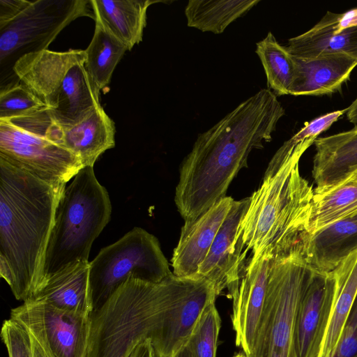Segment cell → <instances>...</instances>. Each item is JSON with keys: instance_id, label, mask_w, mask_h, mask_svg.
I'll return each instance as SVG.
<instances>
[{"instance_id": "12", "label": "cell", "mask_w": 357, "mask_h": 357, "mask_svg": "<svg viewBox=\"0 0 357 357\" xmlns=\"http://www.w3.org/2000/svg\"><path fill=\"white\" fill-rule=\"evenodd\" d=\"M336 283L331 273H314L299 300L294 324L296 357H321L334 306Z\"/></svg>"}, {"instance_id": "10", "label": "cell", "mask_w": 357, "mask_h": 357, "mask_svg": "<svg viewBox=\"0 0 357 357\" xmlns=\"http://www.w3.org/2000/svg\"><path fill=\"white\" fill-rule=\"evenodd\" d=\"M89 0H36L0 29V63H15L26 54L47 50L70 22L80 17L95 20Z\"/></svg>"}, {"instance_id": "22", "label": "cell", "mask_w": 357, "mask_h": 357, "mask_svg": "<svg viewBox=\"0 0 357 357\" xmlns=\"http://www.w3.org/2000/svg\"><path fill=\"white\" fill-rule=\"evenodd\" d=\"M356 250L357 215L310 235L306 260L315 272L329 273Z\"/></svg>"}, {"instance_id": "32", "label": "cell", "mask_w": 357, "mask_h": 357, "mask_svg": "<svg viewBox=\"0 0 357 357\" xmlns=\"http://www.w3.org/2000/svg\"><path fill=\"white\" fill-rule=\"evenodd\" d=\"M333 357H357V294Z\"/></svg>"}, {"instance_id": "6", "label": "cell", "mask_w": 357, "mask_h": 357, "mask_svg": "<svg viewBox=\"0 0 357 357\" xmlns=\"http://www.w3.org/2000/svg\"><path fill=\"white\" fill-rule=\"evenodd\" d=\"M85 50H45L21 56L13 72L63 127L82 121L100 105V92L85 68Z\"/></svg>"}, {"instance_id": "28", "label": "cell", "mask_w": 357, "mask_h": 357, "mask_svg": "<svg viewBox=\"0 0 357 357\" xmlns=\"http://www.w3.org/2000/svg\"><path fill=\"white\" fill-rule=\"evenodd\" d=\"M255 52L262 63L268 89L276 96L289 95L295 78L296 64L286 46L280 45L273 34L268 32L257 43Z\"/></svg>"}, {"instance_id": "18", "label": "cell", "mask_w": 357, "mask_h": 357, "mask_svg": "<svg viewBox=\"0 0 357 357\" xmlns=\"http://www.w3.org/2000/svg\"><path fill=\"white\" fill-rule=\"evenodd\" d=\"M89 269V261L66 267L47 278L27 301L45 303L61 310L91 315L93 307Z\"/></svg>"}, {"instance_id": "16", "label": "cell", "mask_w": 357, "mask_h": 357, "mask_svg": "<svg viewBox=\"0 0 357 357\" xmlns=\"http://www.w3.org/2000/svg\"><path fill=\"white\" fill-rule=\"evenodd\" d=\"M234 200L226 196L195 220L185 222L172 258L174 275L195 278Z\"/></svg>"}, {"instance_id": "20", "label": "cell", "mask_w": 357, "mask_h": 357, "mask_svg": "<svg viewBox=\"0 0 357 357\" xmlns=\"http://www.w3.org/2000/svg\"><path fill=\"white\" fill-rule=\"evenodd\" d=\"M294 59L296 75L289 95L294 96L329 95L340 91L357 66V59L343 54L310 60Z\"/></svg>"}, {"instance_id": "2", "label": "cell", "mask_w": 357, "mask_h": 357, "mask_svg": "<svg viewBox=\"0 0 357 357\" xmlns=\"http://www.w3.org/2000/svg\"><path fill=\"white\" fill-rule=\"evenodd\" d=\"M316 139L300 130L271 160L260 186L250 197L234 246L240 273L251 261L306 258L314 189L299 171V160Z\"/></svg>"}, {"instance_id": "9", "label": "cell", "mask_w": 357, "mask_h": 357, "mask_svg": "<svg viewBox=\"0 0 357 357\" xmlns=\"http://www.w3.org/2000/svg\"><path fill=\"white\" fill-rule=\"evenodd\" d=\"M173 274L158 238L141 227H134L90 261L93 312L130 277L158 283Z\"/></svg>"}, {"instance_id": "25", "label": "cell", "mask_w": 357, "mask_h": 357, "mask_svg": "<svg viewBox=\"0 0 357 357\" xmlns=\"http://www.w3.org/2000/svg\"><path fill=\"white\" fill-rule=\"evenodd\" d=\"M336 283L333 310L321 357H333L357 294V250L332 272Z\"/></svg>"}, {"instance_id": "37", "label": "cell", "mask_w": 357, "mask_h": 357, "mask_svg": "<svg viewBox=\"0 0 357 357\" xmlns=\"http://www.w3.org/2000/svg\"><path fill=\"white\" fill-rule=\"evenodd\" d=\"M172 357H192L190 350L187 342L178 349Z\"/></svg>"}, {"instance_id": "27", "label": "cell", "mask_w": 357, "mask_h": 357, "mask_svg": "<svg viewBox=\"0 0 357 357\" xmlns=\"http://www.w3.org/2000/svg\"><path fill=\"white\" fill-rule=\"evenodd\" d=\"M85 50V68L98 92L110 82L113 72L128 47L100 22Z\"/></svg>"}, {"instance_id": "38", "label": "cell", "mask_w": 357, "mask_h": 357, "mask_svg": "<svg viewBox=\"0 0 357 357\" xmlns=\"http://www.w3.org/2000/svg\"><path fill=\"white\" fill-rule=\"evenodd\" d=\"M233 357H246V356L243 352H240L234 355Z\"/></svg>"}, {"instance_id": "8", "label": "cell", "mask_w": 357, "mask_h": 357, "mask_svg": "<svg viewBox=\"0 0 357 357\" xmlns=\"http://www.w3.org/2000/svg\"><path fill=\"white\" fill-rule=\"evenodd\" d=\"M314 273L304 257L270 260L266 294L253 350L246 357H296V310Z\"/></svg>"}, {"instance_id": "31", "label": "cell", "mask_w": 357, "mask_h": 357, "mask_svg": "<svg viewBox=\"0 0 357 357\" xmlns=\"http://www.w3.org/2000/svg\"><path fill=\"white\" fill-rule=\"evenodd\" d=\"M1 337L8 357H33V340L30 332L20 322L9 318L3 322Z\"/></svg>"}, {"instance_id": "24", "label": "cell", "mask_w": 357, "mask_h": 357, "mask_svg": "<svg viewBox=\"0 0 357 357\" xmlns=\"http://www.w3.org/2000/svg\"><path fill=\"white\" fill-rule=\"evenodd\" d=\"M357 215V181L351 177L336 185L314 191L308 231L310 235L336 222Z\"/></svg>"}, {"instance_id": "3", "label": "cell", "mask_w": 357, "mask_h": 357, "mask_svg": "<svg viewBox=\"0 0 357 357\" xmlns=\"http://www.w3.org/2000/svg\"><path fill=\"white\" fill-rule=\"evenodd\" d=\"M66 185L44 181L0 160V275L19 301L31 299L40 286Z\"/></svg>"}, {"instance_id": "35", "label": "cell", "mask_w": 357, "mask_h": 357, "mask_svg": "<svg viewBox=\"0 0 357 357\" xmlns=\"http://www.w3.org/2000/svg\"><path fill=\"white\" fill-rule=\"evenodd\" d=\"M347 118L354 126H357V96L347 107Z\"/></svg>"}, {"instance_id": "21", "label": "cell", "mask_w": 357, "mask_h": 357, "mask_svg": "<svg viewBox=\"0 0 357 357\" xmlns=\"http://www.w3.org/2000/svg\"><path fill=\"white\" fill-rule=\"evenodd\" d=\"M114 123L101 105L82 121L63 126L62 146L78 157L83 167H93L97 159L115 145Z\"/></svg>"}, {"instance_id": "11", "label": "cell", "mask_w": 357, "mask_h": 357, "mask_svg": "<svg viewBox=\"0 0 357 357\" xmlns=\"http://www.w3.org/2000/svg\"><path fill=\"white\" fill-rule=\"evenodd\" d=\"M10 318L23 324L50 357H87L91 315L26 301L11 310Z\"/></svg>"}, {"instance_id": "34", "label": "cell", "mask_w": 357, "mask_h": 357, "mask_svg": "<svg viewBox=\"0 0 357 357\" xmlns=\"http://www.w3.org/2000/svg\"><path fill=\"white\" fill-rule=\"evenodd\" d=\"M130 357H155L151 340L149 338L139 344Z\"/></svg>"}, {"instance_id": "29", "label": "cell", "mask_w": 357, "mask_h": 357, "mask_svg": "<svg viewBox=\"0 0 357 357\" xmlns=\"http://www.w3.org/2000/svg\"><path fill=\"white\" fill-rule=\"evenodd\" d=\"M215 301L205 307L187 341L192 357H215L221 319Z\"/></svg>"}, {"instance_id": "5", "label": "cell", "mask_w": 357, "mask_h": 357, "mask_svg": "<svg viewBox=\"0 0 357 357\" xmlns=\"http://www.w3.org/2000/svg\"><path fill=\"white\" fill-rule=\"evenodd\" d=\"M111 215L108 192L97 180L93 167H83L66 185L59 202L40 285L47 278L73 264L89 261L91 245Z\"/></svg>"}, {"instance_id": "36", "label": "cell", "mask_w": 357, "mask_h": 357, "mask_svg": "<svg viewBox=\"0 0 357 357\" xmlns=\"http://www.w3.org/2000/svg\"><path fill=\"white\" fill-rule=\"evenodd\" d=\"M31 337L33 347V357H50L47 352L46 351L45 349L38 341V340L32 335Z\"/></svg>"}, {"instance_id": "23", "label": "cell", "mask_w": 357, "mask_h": 357, "mask_svg": "<svg viewBox=\"0 0 357 357\" xmlns=\"http://www.w3.org/2000/svg\"><path fill=\"white\" fill-rule=\"evenodd\" d=\"M151 0H90L95 22H100L130 50L142 40Z\"/></svg>"}, {"instance_id": "1", "label": "cell", "mask_w": 357, "mask_h": 357, "mask_svg": "<svg viewBox=\"0 0 357 357\" xmlns=\"http://www.w3.org/2000/svg\"><path fill=\"white\" fill-rule=\"evenodd\" d=\"M285 110L261 89L201 133L181 162L174 201L185 222L194 220L226 197L253 149L272 140Z\"/></svg>"}, {"instance_id": "4", "label": "cell", "mask_w": 357, "mask_h": 357, "mask_svg": "<svg viewBox=\"0 0 357 357\" xmlns=\"http://www.w3.org/2000/svg\"><path fill=\"white\" fill-rule=\"evenodd\" d=\"M200 279L173 274L154 283L130 277L91 314L87 357H130L149 338L153 345L164 320Z\"/></svg>"}, {"instance_id": "13", "label": "cell", "mask_w": 357, "mask_h": 357, "mask_svg": "<svg viewBox=\"0 0 357 357\" xmlns=\"http://www.w3.org/2000/svg\"><path fill=\"white\" fill-rule=\"evenodd\" d=\"M269 263L264 257L249 261L236 289L229 296L232 299L231 318L235 343L246 356L253 350L266 294Z\"/></svg>"}, {"instance_id": "15", "label": "cell", "mask_w": 357, "mask_h": 357, "mask_svg": "<svg viewBox=\"0 0 357 357\" xmlns=\"http://www.w3.org/2000/svg\"><path fill=\"white\" fill-rule=\"evenodd\" d=\"M250 203V197L234 200L210 250L195 278L209 281L217 296L225 289L228 296L236 289L240 273L236 266L234 246L239 226Z\"/></svg>"}, {"instance_id": "7", "label": "cell", "mask_w": 357, "mask_h": 357, "mask_svg": "<svg viewBox=\"0 0 357 357\" xmlns=\"http://www.w3.org/2000/svg\"><path fill=\"white\" fill-rule=\"evenodd\" d=\"M0 160L52 183L66 184L84 167L60 146V127L45 107L0 120Z\"/></svg>"}, {"instance_id": "14", "label": "cell", "mask_w": 357, "mask_h": 357, "mask_svg": "<svg viewBox=\"0 0 357 357\" xmlns=\"http://www.w3.org/2000/svg\"><path fill=\"white\" fill-rule=\"evenodd\" d=\"M290 54L310 60L329 54H343L357 59V8L344 13L327 11L310 29L289 39Z\"/></svg>"}, {"instance_id": "19", "label": "cell", "mask_w": 357, "mask_h": 357, "mask_svg": "<svg viewBox=\"0 0 357 357\" xmlns=\"http://www.w3.org/2000/svg\"><path fill=\"white\" fill-rule=\"evenodd\" d=\"M216 296L213 285L201 278L185 300L164 320L153 345L155 357H172L183 346L202 311Z\"/></svg>"}, {"instance_id": "33", "label": "cell", "mask_w": 357, "mask_h": 357, "mask_svg": "<svg viewBox=\"0 0 357 357\" xmlns=\"http://www.w3.org/2000/svg\"><path fill=\"white\" fill-rule=\"evenodd\" d=\"M32 1L0 0V29L17 17Z\"/></svg>"}, {"instance_id": "30", "label": "cell", "mask_w": 357, "mask_h": 357, "mask_svg": "<svg viewBox=\"0 0 357 357\" xmlns=\"http://www.w3.org/2000/svg\"><path fill=\"white\" fill-rule=\"evenodd\" d=\"M46 107L19 80L5 85L0 91V120L25 116Z\"/></svg>"}, {"instance_id": "17", "label": "cell", "mask_w": 357, "mask_h": 357, "mask_svg": "<svg viewBox=\"0 0 357 357\" xmlns=\"http://www.w3.org/2000/svg\"><path fill=\"white\" fill-rule=\"evenodd\" d=\"M314 191L329 188L357 173V126L349 130L318 137L313 144Z\"/></svg>"}, {"instance_id": "39", "label": "cell", "mask_w": 357, "mask_h": 357, "mask_svg": "<svg viewBox=\"0 0 357 357\" xmlns=\"http://www.w3.org/2000/svg\"><path fill=\"white\" fill-rule=\"evenodd\" d=\"M352 178H354V179H356L357 181V173H356L353 176Z\"/></svg>"}, {"instance_id": "26", "label": "cell", "mask_w": 357, "mask_h": 357, "mask_svg": "<svg viewBox=\"0 0 357 357\" xmlns=\"http://www.w3.org/2000/svg\"><path fill=\"white\" fill-rule=\"evenodd\" d=\"M259 0H190L185 8L187 25L220 34L259 3Z\"/></svg>"}]
</instances>
